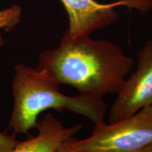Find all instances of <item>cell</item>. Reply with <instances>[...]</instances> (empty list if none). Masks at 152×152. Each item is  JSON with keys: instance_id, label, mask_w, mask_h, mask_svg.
<instances>
[{"instance_id": "1", "label": "cell", "mask_w": 152, "mask_h": 152, "mask_svg": "<svg viewBox=\"0 0 152 152\" xmlns=\"http://www.w3.org/2000/svg\"><path fill=\"white\" fill-rule=\"evenodd\" d=\"M133 64L134 59L111 41L72 38L64 33L56 49L39 54L37 68L80 94L103 98L117 94Z\"/></svg>"}, {"instance_id": "2", "label": "cell", "mask_w": 152, "mask_h": 152, "mask_svg": "<svg viewBox=\"0 0 152 152\" xmlns=\"http://www.w3.org/2000/svg\"><path fill=\"white\" fill-rule=\"evenodd\" d=\"M13 80L14 106L9 128L26 134L35 128L37 116L48 109L66 111L87 118L94 125L105 121L108 106L103 98L80 94L68 96L61 85L43 70L19 64Z\"/></svg>"}, {"instance_id": "3", "label": "cell", "mask_w": 152, "mask_h": 152, "mask_svg": "<svg viewBox=\"0 0 152 152\" xmlns=\"http://www.w3.org/2000/svg\"><path fill=\"white\" fill-rule=\"evenodd\" d=\"M152 144V104L130 116L94 125L92 134L75 137L61 152H143Z\"/></svg>"}, {"instance_id": "4", "label": "cell", "mask_w": 152, "mask_h": 152, "mask_svg": "<svg viewBox=\"0 0 152 152\" xmlns=\"http://www.w3.org/2000/svg\"><path fill=\"white\" fill-rule=\"evenodd\" d=\"M116 94L109 111V123L152 104V39L146 42L138 52L135 71L125 80Z\"/></svg>"}, {"instance_id": "5", "label": "cell", "mask_w": 152, "mask_h": 152, "mask_svg": "<svg viewBox=\"0 0 152 152\" xmlns=\"http://www.w3.org/2000/svg\"><path fill=\"white\" fill-rule=\"evenodd\" d=\"M68 16L65 33L72 38L90 36L99 29L106 28L118 18L114 8L128 5L125 0L111 4H101L95 0H60Z\"/></svg>"}, {"instance_id": "6", "label": "cell", "mask_w": 152, "mask_h": 152, "mask_svg": "<svg viewBox=\"0 0 152 152\" xmlns=\"http://www.w3.org/2000/svg\"><path fill=\"white\" fill-rule=\"evenodd\" d=\"M35 128L37 135L18 142L13 152H61L63 147L83 130V125L79 123L66 128L61 121L47 113L41 121H37Z\"/></svg>"}, {"instance_id": "7", "label": "cell", "mask_w": 152, "mask_h": 152, "mask_svg": "<svg viewBox=\"0 0 152 152\" xmlns=\"http://www.w3.org/2000/svg\"><path fill=\"white\" fill-rule=\"evenodd\" d=\"M15 135V133L9 135L7 133L0 132V152L14 151L18 142Z\"/></svg>"}, {"instance_id": "8", "label": "cell", "mask_w": 152, "mask_h": 152, "mask_svg": "<svg viewBox=\"0 0 152 152\" xmlns=\"http://www.w3.org/2000/svg\"><path fill=\"white\" fill-rule=\"evenodd\" d=\"M143 152H152V144L146 148V149L144 150Z\"/></svg>"}]
</instances>
